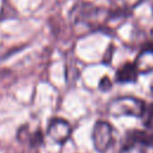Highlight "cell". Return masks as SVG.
Here are the masks:
<instances>
[{
  "mask_svg": "<svg viewBox=\"0 0 153 153\" xmlns=\"http://www.w3.org/2000/svg\"><path fill=\"white\" fill-rule=\"evenodd\" d=\"M72 22L76 25L84 26H97L105 22L110 17L109 11H105L100 7H97L88 2L76 4L71 13Z\"/></svg>",
  "mask_w": 153,
  "mask_h": 153,
  "instance_id": "6da1fadb",
  "label": "cell"
},
{
  "mask_svg": "<svg viewBox=\"0 0 153 153\" xmlns=\"http://www.w3.org/2000/svg\"><path fill=\"white\" fill-rule=\"evenodd\" d=\"M146 110V104L135 97H118L112 99L108 105V112L112 117H142Z\"/></svg>",
  "mask_w": 153,
  "mask_h": 153,
  "instance_id": "7a4b0ae2",
  "label": "cell"
},
{
  "mask_svg": "<svg viewBox=\"0 0 153 153\" xmlns=\"http://www.w3.org/2000/svg\"><path fill=\"white\" fill-rule=\"evenodd\" d=\"M91 137L94 149L99 153H104L114 142V129L110 123L105 121H98L93 126Z\"/></svg>",
  "mask_w": 153,
  "mask_h": 153,
  "instance_id": "3957f363",
  "label": "cell"
},
{
  "mask_svg": "<svg viewBox=\"0 0 153 153\" xmlns=\"http://www.w3.org/2000/svg\"><path fill=\"white\" fill-rule=\"evenodd\" d=\"M47 134L54 142L62 145L69 139L72 134V127L63 118H53L48 124Z\"/></svg>",
  "mask_w": 153,
  "mask_h": 153,
  "instance_id": "277c9868",
  "label": "cell"
},
{
  "mask_svg": "<svg viewBox=\"0 0 153 153\" xmlns=\"http://www.w3.org/2000/svg\"><path fill=\"white\" fill-rule=\"evenodd\" d=\"M134 63L139 73L153 72V43H149L146 48H143Z\"/></svg>",
  "mask_w": 153,
  "mask_h": 153,
  "instance_id": "5b68a950",
  "label": "cell"
},
{
  "mask_svg": "<svg viewBox=\"0 0 153 153\" xmlns=\"http://www.w3.org/2000/svg\"><path fill=\"white\" fill-rule=\"evenodd\" d=\"M139 76V71L134 62L122 65L116 72V80L118 82H135Z\"/></svg>",
  "mask_w": 153,
  "mask_h": 153,
  "instance_id": "8992f818",
  "label": "cell"
},
{
  "mask_svg": "<svg viewBox=\"0 0 153 153\" xmlns=\"http://www.w3.org/2000/svg\"><path fill=\"white\" fill-rule=\"evenodd\" d=\"M128 142H137L149 148H153V129L134 130L129 134Z\"/></svg>",
  "mask_w": 153,
  "mask_h": 153,
  "instance_id": "52a82bcc",
  "label": "cell"
},
{
  "mask_svg": "<svg viewBox=\"0 0 153 153\" xmlns=\"http://www.w3.org/2000/svg\"><path fill=\"white\" fill-rule=\"evenodd\" d=\"M142 0H112V10L109 11L112 14H126L134 10Z\"/></svg>",
  "mask_w": 153,
  "mask_h": 153,
  "instance_id": "ba28073f",
  "label": "cell"
},
{
  "mask_svg": "<svg viewBox=\"0 0 153 153\" xmlns=\"http://www.w3.org/2000/svg\"><path fill=\"white\" fill-rule=\"evenodd\" d=\"M120 153H153V148H149L137 142H128L122 147Z\"/></svg>",
  "mask_w": 153,
  "mask_h": 153,
  "instance_id": "9c48e42d",
  "label": "cell"
},
{
  "mask_svg": "<svg viewBox=\"0 0 153 153\" xmlns=\"http://www.w3.org/2000/svg\"><path fill=\"white\" fill-rule=\"evenodd\" d=\"M111 86H112V82H111V80L108 76H103L100 79V81H99V88L102 91H108V90L111 88Z\"/></svg>",
  "mask_w": 153,
  "mask_h": 153,
  "instance_id": "30bf717a",
  "label": "cell"
}]
</instances>
